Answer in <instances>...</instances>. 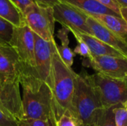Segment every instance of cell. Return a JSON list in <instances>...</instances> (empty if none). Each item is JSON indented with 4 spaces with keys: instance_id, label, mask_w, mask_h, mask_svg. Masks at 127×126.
<instances>
[{
    "instance_id": "cell-1",
    "label": "cell",
    "mask_w": 127,
    "mask_h": 126,
    "mask_svg": "<svg viewBox=\"0 0 127 126\" xmlns=\"http://www.w3.org/2000/svg\"><path fill=\"white\" fill-rule=\"evenodd\" d=\"M104 111L89 74L85 71L77 74L72 102V115L77 126L98 125Z\"/></svg>"
},
{
    "instance_id": "cell-2",
    "label": "cell",
    "mask_w": 127,
    "mask_h": 126,
    "mask_svg": "<svg viewBox=\"0 0 127 126\" xmlns=\"http://www.w3.org/2000/svg\"><path fill=\"white\" fill-rule=\"evenodd\" d=\"M77 76V74L63 62L57 47L52 57L51 86L57 120L66 111L72 115V102Z\"/></svg>"
},
{
    "instance_id": "cell-3",
    "label": "cell",
    "mask_w": 127,
    "mask_h": 126,
    "mask_svg": "<svg viewBox=\"0 0 127 126\" xmlns=\"http://www.w3.org/2000/svg\"><path fill=\"white\" fill-rule=\"evenodd\" d=\"M22 89V119L48 120L53 126H56L57 118L50 87L43 82L37 90H31L25 86Z\"/></svg>"
},
{
    "instance_id": "cell-4",
    "label": "cell",
    "mask_w": 127,
    "mask_h": 126,
    "mask_svg": "<svg viewBox=\"0 0 127 126\" xmlns=\"http://www.w3.org/2000/svg\"><path fill=\"white\" fill-rule=\"evenodd\" d=\"M89 80L98 94L104 110L122 106L127 99V78H115L95 73Z\"/></svg>"
},
{
    "instance_id": "cell-5",
    "label": "cell",
    "mask_w": 127,
    "mask_h": 126,
    "mask_svg": "<svg viewBox=\"0 0 127 126\" xmlns=\"http://www.w3.org/2000/svg\"><path fill=\"white\" fill-rule=\"evenodd\" d=\"M10 45L16 52L20 62L19 75L38 78L35 71V41L34 34L29 27L23 24L15 27Z\"/></svg>"
},
{
    "instance_id": "cell-6",
    "label": "cell",
    "mask_w": 127,
    "mask_h": 126,
    "mask_svg": "<svg viewBox=\"0 0 127 126\" xmlns=\"http://www.w3.org/2000/svg\"><path fill=\"white\" fill-rule=\"evenodd\" d=\"M23 19L25 24L36 35L48 42L55 40L56 22L52 8L40 7L35 4L24 13Z\"/></svg>"
},
{
    "instance_id": "cell-7",
    "label": "cell",
    "mask_w": 127,
    "mask_h": 126,
    "mask_svg": "<svg viewBox=\"0 0 127 126\" xmlns=\"http://www.w3.org/2000/svg\"><path fill=\"white\" fill-rule=\"evenodd\" d=\"M33 34L35 41V71L39 79L46 83L51 88L52 57L57 44L55 40L48 42L35 33Z\"/></svg>"
},
{
    "instance_id": "cell-8",
    "label": "cell",
    "mask_w": 127,
    "mask_h": 126,
    "mask_svg": "<svg viewBox=\"0 0 127 126\" xmlns=\"http://www.w3.org/2000/svg\"><path fill=\"white\" fill-rule=\"evenodd\" d=\"M55 22L62 27L68 28L70 32H78L92 36V33L86 22L87 16L74 7L60 2L52 8Z\"/></svg>"
},
{
    "instance_id": "cell-9",
    "label": "cell",
    "mask_w": 127,
    "mask_h": 126,
    "mask_svg": "<svg viewBox=\"0 0 127 126\" xmlns=\"http://www.w3.org/2000/svg\"><path fill=\"white\" fill-rule=\"evenodd\" d=\"M86 65L91 67L96 73L115 78H126L127 74V58L100 56H92L85 61Z\"/></svg>"
},
{
    "instance_id": "cell-10",
    "label": "cell",
    "mask_w": 127,
    "mask_h": 126,
    "mask_svg": "<svg viewBox=\"0 0 127 126\" xmlns=\"http://www.w3.org/2000/svg\"><path fill=\"white\" fill-rule=\"evenodd\" d=\"M20 62L15 50L10 45H0V82L19 83Z\"/></svg>"
},
{
    "instance_id": "cell-11",
    "label": "cell",
    "mask_w": 127,
    "mask_h": 126,
    "mask_svg": "<svg viewBox=\"0 0 127 126\" xmlns=\"http://www.w3.org/2000/svg\"><path fill=\"white\" fill-rule=\"evenodd\" d=\"M86 22L92 33V36L127 56V42L112 33L92 16H87Z\"/></svg>"
},
{
    "instance_id": "cell-12",
    "label": "cell",
    "mask_w": 127,
    "mask_h": 126,
    "mask_svg": "<svg viewBox=\"0 0 127 126\" xmlns=\"http://www.w3.org/2000/svg\"><path fill=\"white\" fill-rule=\"evenodd\" d=\"M74 36L80 37L89 47L92 56H112L127 58L124 54L115 50V48L106 45L103 42L97 39L94 36L81 33L78 32H71Z\"/></svg>"
},
{
    "instance_id": "cell-13",
    "label": "cell",
    "mask_w": 127,
    "mask_h": 126,
    "mask_svg": "<svg viewBox=\"0 0 127 126\" xmlns=\"http://www.w3.org/2000/svg\"><path fill=\"white\" fill-rule=\"evenodd\" d=\"M62 2L66 3L74 8L79 10L87 16H95L109 14L119 16L115 12L103 6L95 0H60ZM121 17V16H120Z\"/></svg>"
},
{
    "instance_id": "cell-14",
    "label": "cell",
    "mask_w": 127,
    "mask_h": 126,
    "mask_svg": "<svg viewBox=\"0 0 127 126\" xmlns=\"http://www.w3.org/2000/svg\"><path fill=\"white\" fill-rule=\"evenodd\" d=\"M92 17L127 42V23L121 17L109 14L95 15Z\"/></svg>"
},
{
    "instance_id": "cell-15",
    "label": "cell",
    "mask_w": 127,
    "mask_h": 126,
    "mask_svg": "<svg viewBox=\"0 0 127 126\" xmlns=\"http://www.w3.org/2000/svg\"><path fill=\"white\" fill-rule=\"evenodd\" d=\"M69 32L70 30L65 27H62V28L57 31V36L61 42V45H57V51L63 62L67 66L71 68L74 64L75 53L69 47Z\"/></svg>"
},
{
    "instance_id": "cell-16",
    "label": "cell",
    "mask_w": 127,
    "mask_h": 126,
    "mask_svg": "<svg viewBox=\"0 0 127 126\" xmlns=\"http://www.w3.org/2000/svg\"><path fill=\"white\" fill-rule=\"evenodd\" d=\"M0 17L14 27H19L25 24L22 14L10 0H0Z\"/></svg>"
},
{
    "instance_id": "cell-17",
    "label": "cell",
    "mask_w": 127,
    "mask_h": 126,
    "mask_svg": "<svg viewBox=\"0 0 127 126\" xmlns=\"http://www.w3.org/2000/svg\"><path fill=\"white\" fill-rule=\"evenodd\" d=\"M14 27L9 22L0 17V45L10 44Z\"/></svg>"
},
{
    "instance_id": "cell-18",
    "label": "cell",
    "mask_w": 127,
    "mask_h": 126,
    "mask_svg": "<svg viewBox=\"0 0 127 126\" xmlns=\"http://www.w3.org/2000/svg\"><path fill=\"white\" fill-rule=\"evenodd\" d=\"M77 42V45L75 47L74 50H73L75 54H78L86 59H89L92 57V55L91 53V51L87 46V45L77 36H74Z\"/></svg>"
},
{
    "instance_id": "cell-19",
    "label": "cell",
    "mask_w": 127,
    "mask_h": 126,
    "mask_svg": "<svg viewBox=\"0 0 127 126\" xmlns=\"http://www.w3.org/2000/svg\"><path fill=\"white\" fill-rule=\"evenodd\" d=\"M116 126H127V110L122 106L113 108Z\"/></svg>"
},
{
    "instance_id": "cell-20",
    "label": "cell",
    "mask_w": 127,
    "mask_h": 126,
    "mask_svg": "<svg viewBox=\"0 0 127 126\" xmlns=\"http://www.w3.org/2000/svg\"><path fill=\"white\" fill-rule=\"evenodd\" d=\"M113 108H109L104 111L99 123V126H116L115 123V116L113 113Z\"/></svg>"
},
{
    "instance_id": "cell-21",
    "label": "cell",
    "mask_w": 127,
    "mask_h": 126,
    "mask_svg": "<svg viewBox=\"0 0 127 126\" xmlns=\"http://www.w3.org/2000/svg\"><path fill=\"white\" fill-rule=\"evenodd\" d=\"M56 126H77V124L71 113L66 111L57 120Z\"/></svg>"
},
{
    "instance_id": "cell-22",
    "label": "cell",
    "mask_w": 127,
    "mask_h": 126,
    "mask_svg": "<svg viewBox=\"0 0 127 126\" xmlns=\"http://www.w3.org/2000/svg\"><path fill=\"white\" fill-rule=\"evenodd\" d=\"M17 126H53L48 120L36 119H22L18 121Z\"/></svg>"
},
{
    "instance_id": "cell-23",
    "label": "cell",
    "mask_w": 127,
    "mask_h": 126,
    "mask_svg": "<svg viewBox=\"0 0 127 126\" xmlns=\"http://www.w3.org/2000/svg\"><path fill=\"white\" fill-rule=\"evenodd\" d=\"M10 1L20 11L22 16L30 7H31L33 4H35L33 0H10Z\"/></svg>"
},
{
    "instance_id": "cell-24",
    "label": "cell",
    "mask_w": 127,
    "mask_h": 126,
    "mask_svg": "<svg viewBox=\"0 0 127 126\" xmlns=\"http://www.w3.org/2000/svg\"><path fill=\"white\" fill-rule=\"evenodd\" d=\"M103 4V6L106 7L107 8L110 9L113 12H115L116 14H118L119 16L120 15V10H121V6L120 4L117 2L116 0H95Z\"/></svg>"
},
{
    "instance_id": "cell-25",
    "label": "cell",
    "mask_w": 127,
    "mask_h": 126,
    "mask_svg": "<svg viewBox=\"0 0 127 126\" xmlns=\"http://www.w3.org/2000/svg\"><path fill=\"white\" fill-rule=\"evenodd\" d=\"M18 121L5 114L0 109V126H17Z\"/></svg>"
},
{
    "instance_id": "cell-26",
    "label": "cell",
    "mask_w": 127,
    "mask_h": 126,
    "mask_svg": "<svg viewBox=\"0 0 127 126\" xmlns=\"http://www.w3.org/2000/svg\"><path fill=\"white\" fill-rule=\"evenodd\" d=\"M35 4L43 7L53 8L56 4L61 2L60 0H33Z\"/></svg>"
},
{
    "instance_id": "cell-27",
    "label": "cell",
    "mask_w": 127,
    "mask_h": 126,
    "mask_svg": "<svg viewBox=\"0 0 127 126\" xmlns=\"http://www.w3.org/2000/svg\"><path fill=\"white\" fill-rule=\"evenodd\" d=\"M120 15L121 17L127 23V7H121L120 10Z\"/></svg>"
},
{
    "instance_id": "cell-28",
    "label": "cell",
    "mask_w": 127,
    "mask_h": 126,
    "mask_svg": "<svg viewBox=\"0 0 127 126\" xmlns=\"http://www.w3.org/2000/svg\"><path fill=\"white\" fill-rule=\"evenodd\" d=\"M116 1L120 4L121 7H127V0H116Z\"/></svg>"
},
{
    "instance_id": "cell-29",
    "label": "cell",
    "mask_w": 127,
    "mask_h": 126,
    "mask_svg": "<svg viewBox=\"0 0 127 126\" xmlns=\"http://www.w3.org/2000/svg\"><path fill=\"white\" fill-rule=\"evenodd\" d=\"M122 107L123 108H124L126 110H127V100L123 103V105H122Z\"/></svg>"
},
{
    "instance_id": "cell-30",
    "label": "cell",
    "mask_w": 127,
    "mask_h": 126,
    "mask_svg": "<svg viewBox=\"0 0 127 126\" xmlns=\"http://www.w3.org/2000/svg\"><path fill=\"white\" fill-rule=\"evenodd\" d=\"M98 126V125H97V126Z\"/></svg>"
},
{
    "instance_id": "cell-31",
    "label": "cell",
    "mask_w": 127,
    "mask_h": 126,
    "mask_svg": "<svg viewBox=\"0 0 127 126\" xmlns=\"http://www.w3.org/2000/svg\"></svg>"
}]
</instances>
